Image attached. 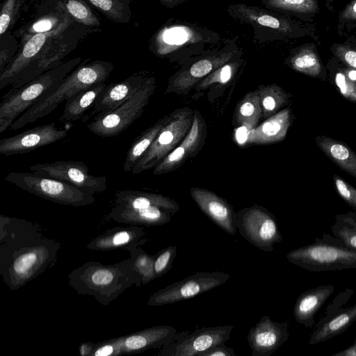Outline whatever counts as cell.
Here are the masks:
<instances>
[{"label": "cell", "mask_w": 356, "mask_h": 356, "mask_svg": "<svg viewBox=\"0 0 356 356\" xmlns=\"http://www.w3.org/2000/svg\"><path fill=\"white\" fill-rule=\"evenodd\" d=\"M60 247V243L44 234L38 224L0 216V274L10 290L52 268Z\"/></svg>", "instance_id": "1"}, {"label": "cell", "mask_w": 356, "mask_h": 356, "mask_svg": "<svg viewBox=\"0 0 356 356\" xmlns=\"http://www.w3.org/2000/svg\"><path fill=\"white\" fill-rule=\"evenodd\" d=\"M67 278L78 294L92 296L103 306H108L131 286L142 285L130 258L108 265L87 261L71 271Z\"/></svg>", "instance_id": "2"}, {"label": "cell", "mask_w": 356, "mask_h": 356, "mask_svg": "<svg viewBox=\"0 0 356 356\" xmlns=\"http://www.w3.org/2000/svg\"><path fill=\"white\" fill-rule=\"evenodd\" d=\"M220 40V35L208 28L172 18L154 34L149 49L157 57L182 65Z\"/></svg>", "instance_id": "3"}, {"label": "cell", "mask_w": 356, "mask_h": 356, "mask_svg": "<svg viewBox=\"0 0 356 356\" xmlns=\"http://www.w3.org/2000/svg\"><path fill=\"white\" fill-rule=\"evenodd\" d=\"M82 61L67 74L55 90L17 118L10 127L17 130L50 114L63 101L95 83L105 82L113 70L111 62L96 60Z\"/></svg>", "instance_id": "4"}, {"label": "cell", "mask_w": 356, "mask_h": 356, "mask_svg": "<svg viewBox=\"0 0 356 356\" xmlns=\"http://www.w3.org/2000/svg\"><path fill=\"white\" fill-rule=\"evenodd\" d=\"M82 62L81 58L67 60L49 70L22 86L5 94L0 104V134L34 104L52 92L58 84Z\"/></svg>", "instance_id": "5"}, {"label": "cell", "mask_w": 356, "mask_h": 356, "mask_svg": "<svg viewBox=\"0 0 356 356\" xmlns=\"http://www.w3.org/2000/svg\"><path fill=\"white\" fill-rule=\"evenodd\" d=\"M286 259L293 264L316 273L356 268V252L327 233L312 243L291 250Z\"/></svg>", "instance_id": "6"}, {"label": "cell", "mask_w": 356, "mask_h": 356, "mask_svg": "<svg viewBox=\"0 0 356 356\" xmlns=\"http://www.w3.org/2000/svg\"><path fill=\"white\" fill-rule=\"evenodd\" d=\"M243 55L235 40H227L217 49H210L181 65L169 79L164 94L187 95L204 77L225 63Z\"/></svg>", "instance_id": "7"}, {"label": "cell", "mask_w": 356, "mask_h": 356, "mask_svg": "<svg viewBox=\"0 0 356 356\" xmlns=\"http://www.w3.org/2000/svg\"><path fill=\"white\" fill-rule=\"evenodd\" d=\"M236 22L250 26L254 38L266 42L302 35V29L285 15L245 3L230 4L226 9Z\"/></svg>", "instance_id": "8"}, {"label": "cell", "mask_w": 356, "mask_h": 356, "mask_svg": "<svg viewBox=\"0 0 356 356\" xmlns=\"http://www.w3.org/2000/svg\"><path fill=\"white\" fill-rule=\"evenodd\" d=\"M156 88V78L147 76L134 95L117 108L97 114L88 129L102 138L118 136L141 116Z\"/></svg>", "instance_id": "9"}, {"label": "cell", "mask_w": 356, "mask_h": 356, "mask_svg": "<svg viewBox=\"0 0 356 356\" xmlns=\"http://www.w3.org/2000/svg\"><path fill=\"white\" fill-rule=\"evenodd\" d=\"M194 110L179 108L169 114L163 127L148 149L134 166L132 175L154 168L183 140L193 122Z\"/></svg>", "instance_id": "10"}, {"label": "cell", "mask_w": 356, "mask_h": 356, "mask_svg": "<svg viewBox=\"0 0 356 356\" xmlns=\"http://www.w3.org/2000/svg\"><path fill=\"white\" fill-rule=\"evenodd\" d=\"M5 179L29 193L63 205L80 207L95 201L92 194L73 185L32 172H10Z\"/></svg>", "instance_id": "11"}, {"label": "cell", "mask_w": 356, "mask_h": 356, "mask_svg": "<svg viewBox=\"0 0 356 356\" xmlns=\"http://www.w3.org/2000/svg\"><path fill=\"white\" fill-rule=\"evenodd\" d=\"M235 222L240 234L250 244L272 252L282 241L275 216L262 206L254 204L236 212Z\"/></svg>", "instance_id": "12"}, {"label": "cell", "mask_w": 356, "mask_h": 356, "mask_svg": "<svg viewBox=\"0 0 356 356\" xmlns=\"http://www.w3.org/2000/svg\"><path fill=\"white\" fill-rule=\"evenodd\" d=\"M230 277L224 272H197L152 293L147 304L163 306L186 300L225 284Z\"/></svg>", "instance_id": "13"}, {"label": "cell", "mask_w": 356, "mask_h": 356, "mask_svg": "<svg viewBox=\"0 0 356 356\" xmlns=\"http://www.w3.org/2000/svg\"><path fill=\"white\" fill-rule=\"evenodd\" d=\"M36 175L58 179L94 195L107 188L105 176H95L89 172L85 163L74 161H56L36 163L29 167Z\"/></svg>", "instance_id": "14"}, {"label": "cell", "mask_w": 356, "mask_h": 356, "mask_svg": "<svg viewBox=\"0 0 356 356\" xmlns=\"http://www.w3.org/2000/svg\"><path fill=\"white\" fill-rule=\"evenodd\" d=\"M233 325L204 327L194 332L175 334L171 343L159 349V356H198L210 348L225 343L230 338Z\"/></svg>", "instance_id": "15"}, {"label": "cell", "mask_w": 356, "mask_h": 356, "mask_svg": "<svg viewBox=\"0 0 356 356\" xmlns=\"http://www.w3.org/2000/svg\"><path fill=\"white\" fill-rule=\"evenodd\" d=\"M354 292L352 289H346L334 297L316 324L309 341V345L317 344L345 332L356 321V304L343 307Z\"/></svg>", "instance_id": "16"}, {"label": "cell", "mask_w": 356, "mask_h": 356, "mask_svg": "<svg viewBox=\"0 0 356 356\" xmlns=\"http://www.w3.org/2000/svg\"><path fill=\"white\" fill-rule=\"evenodd\" d=\"M68 15L57 29L47 33H37L26 38L21 49L13 56L0 73V89L11 84L17 75L30 64L36 61L72 23Z\"/></svg>", "instance_id": "17"}, {"label": "cell", "mask_w": 356, "mask_h": 356, "mask_svg": "<svg viewBox=\"0 0 356 356\" xmlns=\"http://www.w3.org/2000/svg\"><path fill=\"white\" fill-rule=\"evenodd\" d=\"M67 136V130L58 128L56 122L36 126L1 139L0 154L5 156L24 154L56 143Z\"/></svg>", "instance_id": "18"}, {"label": "cell", "mask_w": 356, "mask_h": 356, "mask_svg": "<svg viewBox=\"0 0 356 356\" xmlns=\"http://www.w3.org/2000/svg\"><path fill=\"white\" fill-rule=\"evenodd\" d=\"M207 136L206 122L200 112L195 109L193 122L189 132L180 144L153 168V174H167L182 166L188 159L199 154L205 144Z\"/></svg>", "instance_id": "19"}, {"label": "cell", "mask_w": 356, "mask_h": 356, "mask_svg": "<svg viewBox=\"0 0 356 356\" xmlns=\"http://www.w3.org/2000/svg\"><path fill=\"white\" fill-rule=\"evenodd\" d=\"M289 337L288 321H273L264 315L248 332L247 339L252 356H270Z\"/></svg>", "instance_id": "20"}, {"label": "cell", "mask_w": 356, "mask_h": 356, "mask_svg": "<svg viewBox=\"0 0 356 356\" xmlns=\"http://www.w3.org/2000/svg\"><path fill=\"white\" fill-rule=\"evenodd\" d=\"M72 23L36 61L17 75L10 84L12 88H19L42 73L63 63V58L72 50L75 44L74 38H70V34L72 32Z\"/></svg>", "instance_id": "21"}, {"label": "cell", "mask_w": 356, "mask_h": 356, "mask_svg": "<svg viewBox=\"0 0 356 356\" xmlns=\"http://www.w3.org/2000/svg\"><path fill=\"white\" fill-rule=\"evenodd\" d=\"M190 195L200 210L218 227L231 235L236 233V212L225 199L206 188L192 187Z\"/></svg>", "instance_id": "22"}, {"label": "cell", "mask_w": 356, "mask_h": 356, "mask_svg": "<svg viewBox=\"0 0 356 356\" xmlns=\"http://www.w3.org/2000/svg\"><path fill=\"white\" fill-rule=\"evenodd\" d=\"M149 76L145 72H137L126 79L107 85L96 99L92 114L108 112L130 99Z\"/></svg>", "instance_id": "23"}, {"label": "cell", "mask_w": 356, "mask_h": 356, "mask_svg": "<svg viewBox=\"0 0 356 356\" xmlns=\"http://www.w3.org/2000/svg\"><path fill=\"white\" fill-rule=\"evenodd\" d=\"M146 231L138 225L108 229L92 238L86 246L90 250L111 251L125 250L131 245H142L148 241Z\"/></svg>", "instance_id": "24"}, {"label": "cell", "mask_w": 356, "mask_h": 356, "mask_svg": "<svg viewBox=\"0 0 356 356\" xmlns=\"http://www.w3.org/2000/svg\"><path fill=\"white\" fill-rule=\"evenodd\" d=\"M176 333L177 330L172 326L156 325L123 335V355L164 348L171 343Z\"/></svg>", "instance_id": "25"}, {"label": "cell", "mask_w": 356, "mask_h": 356, "mask_svg": "<svg viewBox=\"0 0 356 356\" xmlns=\"http://www.w3.org/2000/svg\"><path fill=\"white\" fill-rule=\"evenodd\" d=\"M293 120V114L288 106L250 130L247 142L256 145L280 143L286 138Z\"/></svg>", "instance_id": "26"}, {"label": "cell", "mask_w": 356, "mask_h": 356, "mask_svg": "<svg viewBox=\"0 0 356 356\" xmlns=\"http://www.w3.org/2000/svg\"><path fill=\"white\" fill-rule=\"evenodd\" d=\"M173 214L156 207L136 209L115 205L108 213L115 222L147 227L163 225L169 222Z\"/></svg>", "instance_id": "27"}, {"label": "cell", "mask_w": 356, "mask_h": 356, "mask_svg": "<svg viewBox=\"0 0 356 356\" xmlns=\"http://www.w3.org/2000/svg\"><path fill=\"white\" fill-rule=\"evenodd\" d=\"M334 291L333 285L327 284L310 289L300 294L293 307L296 321L307 328L313 327L316 313Z\"/></svg>", "instance_id": "28"}, {"label": "cell", "mask_w": 356, "mask_h": 356, "mask_svg": "<svg viewBox=\"0 0 356 356\" xmlns=\"http://www.w3.org/2000/svg\"><path fill=\"white\" fill-rule=\"evenodd\" d=\"M285 63L292 70L310 77L323 81L327 80L326 67L323 65L316 45L313 43L291 49Z\"/></svg>", "instance_id": "29"}, {"label": "cell", "mask_w": 356, "mask_h": 356, "mask_svg": "<svg viewBox=\"0 0 356 356\" xmlns=\"http://www.w3.org/2000/svg\"><path fill=\"white\" fill-rule=\"evenodd\" d=\"M115 205L143 209L156 207L170 211L173 215L179 209L178 203L161 194L140 191L122 190L115 194Z\"/></svg>", "instance_id": "30"}, {"label": "cell", "mask_w": 356, "mask_h": 356, "mask_svg": "<svg viewBox=\"0 0 356 356\" xmlns=\"http://www.w3.org/2000/svg\"><path fill=\"white\" fill-rule=\"evenodd\" d=\"M319 149L342 170L356 178V153L342 141L327 136H317Z\"/></svg>", "instance_id": "31"}, {"label": "cell", "mask_w": 356, "mask_h": 356, "mask_svg": "<svg viewBox=\"0 0 356 356\" xmlns=\"http://www.w3.org/2000/svg\"><path fill=\"white\" fill-rule=\"evenodd\" d=\"M106 86L105 82L95 83L67 99L60 120L76 121L81 119Z\"/></svg>", "instance_id": "32"}, {"label": "cell", "mask_w": 356, "mask_h": 356, "mask_svg": "<svg viewBox=\"0 0 356 356\" xmlns=\"http://www.w3.org/2000/svg\"><path fill=\"white\" fill-rule=\"evenodd\" d=\"M169 115L159 119L150 127L142 132L132 143L127 152L123 165L124 172H131L134 166L148 149L163 127L167 122Z\"/></svg>", "instance_id": "33"}, {"label": "cell", "mask_w": 356, "mask_h": 356, "mask_svg": "<svg viewBox=\"0 0 356 356\" xmlns=\"http://www.w3.org/2000/svg\"><path fill=\"white\" fill-rule=\"evenodd\" d=\"M256 90L260 98L261 119L270 118L291 102L292 95L277 84L260 85Z\"/></svg>", "instance_id": "34"}, {"label": "cell", "mask_w": 356, "mask_h": 356, "mask_svg": "<svg viewBox=\"0 0 356 356\" xmlns=\"http://www.w3.org/2000/svg\"><path fill=\"white\" fill-rule=\"evenodd\" d=\"M262 111L257 90L250 91L238 102L233 115L234 124L251 130L258 125Z\"/></svg>", "instance_id": "35"}, {"label": "cell", "mask_w": 356, "mask_h": 356, "mask_svg": "<svg viewBox=\"0 0 356 356\" xmlns=\"http://www.w3.org/2000/svg\"><path fill=\"white\" fill-rule=\"evenodd\" d=\"M243 55L221 65L202 79L193 89L197 92L204 90L213 85L227 86L236 77L245 64Z\"/></svg>", "instance_id": "36"}, {"label": "cell", "mask_w": 356, "mask_h": 356, "mask_svg": "<svg viewBox=\"0 0 356 356\" xmlns=\"http://www.w3.org/2000/svg\"><path fill=\"white\" fill-rule=\"evenodd\" d=\"M261 4L266 9L299 17L314 15L319 10L316 0H261Z\"/></svg>", "instance_id": "37"}, {"label": "cell", "mask_w": 356, "mask_h": 356, "mask_svg": "<svg viewBox=\"0 0 356 356\" xmlns=\"http://www.w3.org/2000/svg\"><path fill=\"white\" fill-rule=\"evenodd\" d=\"M341 62V61H340ZM327 79L346 99L356 102V80L350 79L346 72L344 65L338 59L331 60L327 63Z\"/></svg>", "instance_id": "38"}, {"label": "cell", "mask_w": 356, "mask_h": 356, "mask_svg": "<svg viewBox=\"0 0 356 356\" xmlns=\"http://www.w3.org/2000/svg\"><path fill=\"white\" fill-rule=\"evenodd\" d=\"M334 217L335 222L331 226L333 236L356 252V211H350Z\"/></svg>", "instance_id": "39"}, {"label": "cell", "mask_w": 356, "mask_h": 356, "mask_svg": "<svg viewBox=\"0 0 356 356\" xmlns=\"http://www.w3.org/2000/svg\"><path fill=\"white\" fill-rule=\"evenodd\" d=\"M140 246L131 245L125 250L130 254L133 267L140 276L142 284H147L156 279L154 269L155 256L147 254Z\"/></svg>", "instance_id": "40"}, {"label": "cell", "mask_w": 356, "mask_h": 356, "mask_svg": "<svg viewBox=\"0 0 356 356\" xmlns=\"http://www.w3.org/2000/svg\"><path fill=\"white\" fill-rule=\"evenodd\" d=\"M107 18L118 23L130 19L129 0H88Z\"/></svg>", "instance_id": "41"}, {"label": "cell", "mask_w": 356, "mask_h": 356, "mask_svg": "<svg viewBox=\"0 0 356 356\" xmlns=\"http://www.w3.org/2000/svg\"><path fill=\"white\" fill-rule=\"evenodd\" d=\"M63 7L76 22L89 27H97L100 22L82 0H63Z\"/></svg>", "instance_id": "42"}, {"label": "cell", "mask_w": 356, "mask_h": 356, "mask_svg": "<svg viewBox=\"0 0 356 356\" xmlns=\"http://www.w3.org/2000/svg\"><path fill=\"white\" fill-rule=\"evenodd\" d=\"M68 13L59 11L52 13L40 17L31 24L24 34V38L32 35L42 33H47L57 29L65 21Z\"/></svg>", "instance_id": "43"}, {"label": "cell", "mask_w": 356, "mask_h": 356, "mask_svg": "<svg viewBox=\"0 0 356 356\" xmlns=\"http://www.w3.org/2000/svg\"><path fill=\"white\" fill-rule=\"evenodd\" d=\"M177 251V246L170 245L154 255V269L156 279L163 276L172 268Z\"/></svg>", "instance_id": "44"}, {"label": "cell", "mask_w": 356, "mask_h": 356, "mask_svg": "<svg viewBox=\"0 0 356 356\" xmlns=\"http://www.w3.org/2000/svg\"><path fill=\"white\" fill-rule=\"evenodd\" d=\"M123 336L112 338L95 343L90 356H118L122 355Z\"/></svg>", "instance_id": "45"}, {"label": "cell", "mask_w": 356, "mask_h": 356, "mask_svg": "<svg viewBox=\"0 0 356 356\" xmlns=\"http://www.w3.org/2000/svg\"><path fill=\"white\" fill-rule=\"evenodd\" d=\"M20 0H5L2 4L0 14V35L8 30L19 10Z\"/></svg>", "instance_id": "46"}, {"label": "cell", "mask_w": 356, "mask_h": 356, "mask_svg": "<svg viewBox=\"0 0 356 356\" xmlns=\"http://www.w3.org/2000/svg\"><path fill=\"white\" fill-rule=\"evenodd\" d=\"M333 179L338 194L353 209L356 210V188L334 174Z\"/></svg>", "instance_id": "47"}, {"label": "cell", "mask_w": 356, "mask_h": 356, "mask_svg": "<svg viewBox=\"0 0 356 356\" xmlns=\"http://www.w3.org/2000/svg\"><path fill=\"white\" fill-rule=\"evenodd\" d=\"M331 51L336 58L356 70V48L343 44H334Z\"/></svg>", "instance_id": "48"}, {"label": "cell", "mask_w": 356, "mask_h": 356, "mask_svg": "<svg viewBox=\"0 0 356 356\" xmlns=\"http://www.w3.org/2000/svg\"><path fill=\"white\" fill-rule=\"evenodd\" d=\"M198 356H236L234 348L227 347L225 343L219 344L200 353Z\"/></svg>", "instance_id": "49"}, {"label": "cell", "mask_w": 356, "mask_h": 356, "mask_svg": "<svg viewBox=\"0 0 356 356\" xmlns=\"http://www.w3.org/2000/svg\"><path fill=\"white\" fill-rule=\"evenodd\" d=\"M355 22L356 0H352L339 14V24H346Z\"/></svg>", "instance_id": "50"}, {"label": "cell", "mask_w": 356, "mask_h": 356, "mask_svg": "<svg viewBox=\"0 0 356 356\" xmlns=\"http://www.w3.org/2000/svg\"><path fill=\"white\" fill-rule=\"evenodd\" d=\"M332 356H356V344L353 343L346 349L337 352Z\"/></svg>", "instance_id": "51"}, {"label": "cell", "mask_w": 356, "mask_h": 356, "mask_svg": "<svg viewBox=\"0 0 356 356\" xmlns=\"http://www.w3.org/2000/svg\"><path fill=\"white\" fill-rule=\"evenodd\" d=\"M94 347H95V343H92L91 342L83 343L79 347V353L81 355H83V356H86V355L90 356V354H91Z\"/></svg>", "instance_id": "52"}, {"label": "cell", "mask_w": 356, "mask_h": 356, "mask_svg": "<svg viewBox=\"0 0 356 356\" xmlns=\"http://www.w3.org/2000/svg\"><path fill=\"white\" fill-rule=\"evenodd\" d=\"M161 4L168 8H173L188 0H159Z\"/></svg>", "instance_id": "53"}, {"label": "cell", "mask_w": 356, "mask_h": 356, "mask_svg": "<svg viewBox=\"0 0 356 356\" xmlns=\"http://www.w3.org/2000/svg\"><path fill=\"white\" fill-rule=\"evenodd\" d=\"M334 0H325L326 3H327V5H328L329 3H331L332 1H334Z\"/></svg>", "instance_id": "54"}, {"label": "cell", "mask_w": 356, "mask_h": 356, "mask_svg": "<svg viewBox=\"0 0 356 356\" xmlns=\"http://www.w3.org/2000/svg\"><path fill=\"white\" fill-rule=\"evenodd\" d=\"M354 343H355V344H356V338H355V342H354Z\"/></svg>", "instance_id": "55"}]
</instances>
